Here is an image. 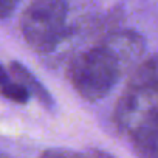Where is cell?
<instances>
[{
  "mask_svg": "<svg viewBox=\"0 0 158 158\" xmlns=\"http://www.w3.org/2000/svg\"><path fill=\"white\" fill-rule=\"evenodd\" d=\"M127 64L106 42L79 54L68 68V77L74 90L87 101H98L116 85Z\"/></svg>",
  "mask_w": 158,
  "mask_h": 158,
  "instance_id": "6da1fadb",
  "label": "cell"
},
{
  "mask_svg": "<svg viewBox=\"0 0 158 158\" xmlns=\"http://www.w3.org/2000/svg\"><path fill=\"white\" fill-rule=\"evenodd\" d=\"M67 0H33L20 19V30L31 48L50 51L62 39L67 23Z\"/></svg>",
  "mask_w": 158,
  "mask_h": 158,
  "instance_id": "7a4b0ae2",
  "label": "cell"
},
{
  "mask_svg": "<svg viewBox=\"0 0 158 158\" xmlns=\"http://www.w3.org/2000/svg\"><path fill=\"white\" fill-rule=\"evenodd\" d=\"M155 113H158V57L143 64L132 77L118 107V119L130 132Z\"/></svg>",
  "mask_w": 158,
  "mask_h": 158,
  "instance_id": "3957f363",
  "label": "cell"
},
{
  "mask_svg": "<svg viewBox=\"0 0 158 158\" xmlns=\"http://www.w3.org/2000/svg\"><path fill=\"white\" fill-rule=\"evenodd\" d=\"M133 147L141 158H158V113L130 130Z\"/></svg>",
  "mask_w": 158,
  "mask_h": 158,
  "instance_id": "277c9868",
  "label": "cell"
},
{
  "mask_svg": "<svg viewBox=\"0 0 158 158\" xmlns=\"http://www.w3.org/2000/svg\"><path fill=\"white\" fill-rule=\"evenodd\" d=\"M10 71H11V76L16 79V81L20 82V84L30 92V95L36 96V99H37L42 106H45V107H53V106H54L51 95L47 92V89L37 81L36 76H34L25 65H22L20 62L14 60V62L10 64Z\"/></svg>",
  "mask_w": 158,
  "mask_h": 158,
  "instance_id": "5b68a950",
  "label": "cell"
},
{
  "mask_svg": "<svg viewBox=\"0 0 158 158\" xmlns=\"http://www.w3.org/2000/svg\"><path fill=\"white\" fill-rule=\"evenodd\" d=\"M0 95L17 104H27L31 96L30 92L20 82L13 79L3 67H0Z\"/></svg>",
  "mask_w": 158,
  "mask_h": 158,
  "instance_id": "8992f818",
  "label": "cell"
},
{
  "mask_svg": "<svg viewBox=\"0 0 158 158\" xmlns=\"http://www.w3.org/2000/svg\"><path fill=\"white\" fill-rule=\"evenodd\" d=\"M40 158H112L107 153L102 152H90V153H82V152H73V150H65V149H50L45 150Z\"/></svg>",
  "mask_w": 158,
  "mask_h": 158,
  "instance_id": "52a82bcc",
  "label": "cell"
},
{
  "mask_svg": "<svg viewBox=\"0 0 158 158\" xmlns=\"http://www.w3.org/2000/svg\"><path fill=\"white\" fill-rule=\"evenodd\" d=\"M20 0H0V19H8L16 11Z\"/></svg>",
  "mask_w": 158,
  "mask_h": 158,
  "instance_id": "ba28073f",
  "label": "cell"
}]
</instances>
